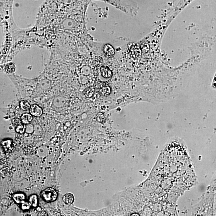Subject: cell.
Instances as JSON below:
<instances>
[{
  "mask_svg": "<svg viewBox=\"0 0 216 216\" xmlns=\"http://www.w3.org/2000/svg\"><path fill=\"white\" fill-rule=\"evenodd\" d=\"M25 125L24 124L21 122L20 123L18 124L16 126L14 127L15 129V131L18 133L23 134L26 131V127Z\"/></svg>",
  "mask_w": 216,
  "mask_h": 216,
  "instance_id": "12",
  "label": "cell"
},
{
  "mask_svg": "<svg viewBox=\"0 0 216 216\" xmlns=\"http://www.w3.org/2000/svg\"><path fill=\"white\" fill-rule=\"evenodd\" d=\"M12 199L16 204H20L26 200V195L23 192L14 193L12 195Z\"/></svg>",
  "mask_w": 216,
  "mask_h": 216,
  "instance_id": "3",
  "label": "cell"
},
{
  "mask_svg": "<svg viewBox=\"0 0 216 216\" xmlns=\"http://www.w3.org/2000/svg\"><path fill=\"white\" fill-rule=\"evenodd\" d=\"M138 215V214H137V213H133V214H132L131 215V216H139L138 215Z\"/></svg>",
  "mask_w": 216,
  "mask_h": 216,
  "instance_id": "17",
  "label": "cell"
},
{
  "mask_svg": "<svg viewBox=\"0 0 216 216\" xmlns=\"http://www.w3.org/2000/svg\"><path fill=\"white\" fill-rule=\"evenodd\" d=\"M95 93V89L93 87H90L87 88L84 92L85 95L87 98H91L94 95Z\"/></svg>",
  "mask_w": 216,
  "mask_h": 216,
  "instance_id": "14",
  "label": "cell"
},
{
  "mask_svg": "<svg viewBox=\"0 0 216 216\" xmlns=\"http://www.w3.org/2000/svg\"><path fill=\"white\" fill-rule=\"evenodd\" d=\"M28 201L31 204L32 207L36 208L38 206L39 199L37 195L35 194L30 195L28 198Z\"/></svg>",
  "mask_w": 216,
  "mask_h": 216,
  "instance_id": "8",
  "label": "cell"
},
{
  "mask_svg": "<svg viewBox=\"0 0 216 216\" xmlns=\"http://www.w3.org/2000/svg\"><path fill=\"white\" fill-rule=\"evenodd\" d=\"M30 104L27 100H23L20 102V107L23 111H27L30 110Z\"/></svg>",
  "mask_w": 216,
  "mask_h": 216,
  "instance_id": "13",
  "label": "cell"
},
{
  "mask_svg": "<svg viewBox=\"0 0 216 216\" xmlns=\"http://www.w3.org/2000/svg\"><path fill=\"white\" fill-rule=\"evenodd\" d=\"M103 51L105 56L108 58L113 57L115 54V49L109 44H107L104 46Z\"/></svg>",
  "mask_w": 216,
  "mask_h": 216,
  "instance_id": "5",
  "label": "cell"
},
{
  "mask_svg": "<svg viewBox=\"0 0 216 216\" xmlns=\"http://www.w3.org/2000/svg\"><path fill=\"white\" fill-rule=\"evenodd\" d=\"M16 67L15 65L12 63H9L5 65L4 70L6 73L11 74L15 72Z\"/></svg>",
  "mask_w": 216,
  "mask_h": 216,
  "instance_id": "11",
  "label": "cell"
},
{
  "mask_svg": "<svg viewBox=\"0 0 216 216\" xmlns=\"http://www.w3.org/2000/svg\"><path fill=\"white\" fill-rule=\"evenodd\" d=\"M30 113L32 116L36 117H39L42 115L43 111L42 108L39 106L33 104L30 107Z\"/></svg>",
  "mask_w": 216,
  "mask_h": 216,
  "instance_id": "4",
  "label": "cell"
},
{
  "mask_svg": "<svg viewBox=\"0 0 216 216\" xmlns=\"http://www.w3.org/2000/svg\"><path fill=\"white\" fill-rule=\"evenodd\" d=\"M41 198L47 203H52L57 199L58 193L56 190L52 187H49L42 191L40 193Z\"/></svg>",
  "mask_w": 216,
  "mask_h": 216,
  "instance_id": "1",
  "label": "cell"
},
{
  "mask_svg": "<svg viewBox=\"0 0 216 216\" xmlns=\"http://www.w3.org/2000/svg\"><path fill=\"white\" fill-rule=\"evenodd\" d=\"M111 92V88L107 82H103L100 86L99 93L101 95L105 96H108Z\"/></svg>",
  "mask_w": 216,
  "mask_h": 216,
  "instance_id": "6",
  "label": "cell"
},
{
  "mask_svg": "<svg viewBox=\"0 0 216 216\" xmlns=\"http://www.w3.org/2000/svg\"><path fill=\"white\" fill-rule=\"evenodd\" d=\"M33 119L32 115L29 113H25L23 114L21 117V121L25 125L30 124Z\"/></svg>",
  "mask_w": 216,
  "mask_h": 216,
  "instance_id": "10",
  "label": "cell"
},
{
  "mask_svg": "<svg viewBox=\"0 0 216 216\" xmlns=\"http://www.w3.org/2000/svg\"><path fill=\"white\" fill-rule=\"evenodd\" d=\"M1 146L3 150L6 153H10L15 149V143L11 139H5L1 142Z\"/></svg>",
  "mask_w": 216,
  "mask_h": 216,
  "instance_id": "2",
  "label": "cell"
},
{
  "mask_svg": "<svg viewBox=\"0 0 216 216\" xmlns=\"http://www.w3.org/2000/svg\"><path fill=\"white\" fill-rule=\"evenodd\" d=\"M96 120L99 122L103 123L106 120V117L104 114L101 112H100L97 114L96 117Z\"/></svg>",
  "mask_w": 216,
  "mask_h": 216,
  "instance_id": "16",
  "label": "cell"
},
{
  "mask_svg": "<svg viewBox=\"0 0 216 216\" xmlns=\"http://www.w3.org/2000/svg\"><path fill=\"white\" fill-rule=\"evenodd\" d=\"M102 75V76L105 78H109L112 76V71L107 66H103L101 67L100 69Z\"/></svg>",
  "mask_w": 216,
  "mask_h": 216,
  "instance_id": "9",
  "label": "cell"
},
{
  "mask_svg": "<svg viewBox=\"0 0 216 216\" xmlns=\"http://www.w3.org/2000/svg\"><path fill=\"white\" fill-rule=\"evenodd\" d=\"M62 200L64 203L66 204L69 205L74 203V196L71 193H68L63 196Z\"/></svg>",
  "mask_w": 216,
  "mask_h": 216,
  "instance_id": "7",
  "label": "cell"
},
{
  "mask_svg": "<svg viewBox=\"0 0 216 216\" xmlns=\"http://www.w3.org/2000/svg\"><path fill=\"white\" fill-rule=\"evenodd\" d=\"M20 205L21 209L23 211L29 210L32 206L29 201H26V200L22 202Z\"/></svg>",
  "mask_w": 216,
  "mask_h": 216,
  "instance_id": "15",
  "label": "cell"
}]
</instances>
